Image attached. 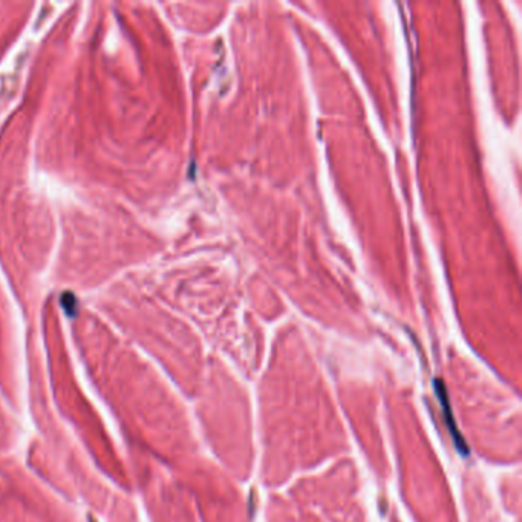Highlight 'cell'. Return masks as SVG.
<instances>
[{
	"label": "cell",
	"mask_w": 522,
	"mask_h": 522,
	"mask_svg": "<svg viewBox=\"0 0 522 522\" xmlns=\"http://www.w3.org/2000/svg\"><path fill=\"white\" fill-rule=\"evenodd\" d=\"M436 389H438V396H440V398H441V403H443V407H444V412H446L448 414V426L450 427V432H452V436H453V440H455V444H457V446H458V449L461 450V452H463V453H466L467 452V449H466V444H464V441H463V438H461V436L458 435V432H457V429H455V424H453V420H452V414H450V406H449V403H448V400H446V396H444V389H443V384L438 381V388H436Z\"/></svg>",
	"instance_id": "cell-1"
}]
</instances>
